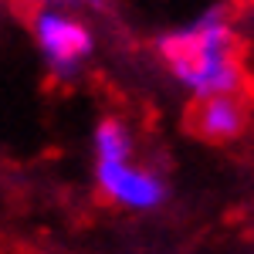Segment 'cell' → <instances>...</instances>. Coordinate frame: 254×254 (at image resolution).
Listing matches in <instances>:
<instances>
[{
  "label": "cell",
  "mask_w": 254,
  "mask_h": 254,
  "mask_svg": "<svg viewBox=\"0 0 254 254\" xmlns=\"http://www.w3.org/2000/svg\"><path fill=\"white\" fill-rule=\"evenodd\" d=\"M92 149H95V159L132 156V136H129V129H126L119 119H105V122H98V126H95Z\"/></svg>",
  "instance_id": "5"
},
{
  "label": "cell",
  "mask_w": 254,
  "mask_h": 254,
  "mask_svg": "<svg viewBox=\"0 0 254 254\" xmlns=\"http://www.w3.org/2000/svg\"><path fill=\"white\" fill-rule=\"evenodd\" d=\"M44 3H51V7H64V3H78V0H44Z\"/></svg>",
  "instance_id": "6"
},
{
  "label": "cell",
  "mask_w": 254,
  "mask_h": 254,
  "mask_svg": "<svg viewBox=\"0 0 254 254\" xmlns=\"http://www.w3.org/2000/svg\"><path fill=\"white\" fill-rule=\"evenodd\" d=\"M187 126L193 129V136L207 139V142H231L248 126V105L241 95L196 98L187 116Z\"/></svg>",
  "instance_id": "4"
},
{
  "label": "cell",
  "mask_w": 254,
  "mask_h": 254,
  "mask_svg": "<svg viewBox=\"0 0 254 254\" xmlns=\"http://www.w3.org/2000/svg\"><path fill=\"white\" fill-rule=\"evenodd\" d=\"M95 187L109 203L132 214H149L166 203V180L153 173L149 166L132 163V156L122 159H95Z\"/></svg>",
  "instance_id": "2"
},
{
  "label": "cell",
  "mask_w": 254,
  "mask_h": 254,
  "mask_svg": "<svg viewBox=\"0 0 254 254\" xmlns=\"http://www.w3.org/2000/svg\"><path fill=\"white\" fill-rule=\"evenodd\" d=\"M159 58L193 98L241 95V64L234 51L231 24L220 10H207L190 24L159 38Z\"/></svg>",
  "instance_id": "1"
},
{
  "label": "cell",
  "mask_w": 254,
  "mask_h": 254,
  "mask_svg": "<svg viewBox=\"0 0 254 254\" xmlns=\"http://www.w3.org/2000/svg\"><path fill=\"white\" fill-rule=\"evenodd\" d=\"M34 41L44 64L58 78H71L95 48L92 31L61 7H41L34 14Z\"/></svg>",
  "instance_id": "3"
}]
</instances>
